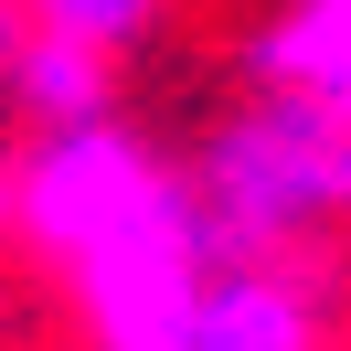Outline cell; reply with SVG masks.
<instances>
[{
	"label": "cell",
	"mask_w": 351,
	"mask_h": 351,
	"mask_svg": "<svg viewBox=\"0 0 351 351\" xmlns=\"http://www.w3.org/2000/svg\"><path fill=\"white\" fill-rule=\"evenodd\" d=\"M11 234L75 298L86 351H192V298L213 266V234H202L181 160H160L128 117L32 138L11 160Z\"/></svg>",
	"instance_id": "cell-1"
},
{
	"label": "cell",
	"mask_w": 351,
	"mask_h": 351,
	"mask_svg": "<svg viewBox=\"0 0 351 351\" xmlns=\"http://www.w3.org/2000/svg\"><path fill=\"white\" fill-rule=\"evenodd\" d=\"M181 181L202 202L213 256H308V245L351 234V107L256 86L192 138Z\"/></svg>",
	"instance_id": "cell-2"
},
{
	"label": "cell",
	"mask_w": 351,
	"mask_h": 351,
	"mask_svg": "<svg viewBox=\"0 0 351 351\" xmlns=\"http://www.w3.org/2000/svg\"><path fill=\"white\" fill-rule=\"evenodd\" d=\"M192 351H330V277L308 256H213Z\"/></svg>",
	"instance_id": "cell-3"
},
{
	"label": "cell",
	"mask_w": 351,
	"mask_h": 351,
	"mask_svg": "<svg viewBox=\"0 0 351 351\" xmlns=\"http://www.w3.org/2000/svg\"><path fill=\"white\" fill-rule=\"evenodd\" d=\"M0 117H22L32 138L43 128H86V117H117V53L32 22L22 0H0Z\"/></svg>",
	"instance_id": "cell-4"
},
{
	"label": "cell",
	"mask_w": 351,
	"mask_h": 351,
	"mask_svg": "<svg viewBox=\"0 0 351 351\" xmlns=\"http://www.w3.org/2000/svg\"><path fill=\"white\" fill-rule=\"evenodd\" d=\"M245 75L351 107V0H277L266 22L245 32Z\"/></svg>",
	"instance_id": "cell-5"
},
{
	"label": "cell",
	"mask_w": 351,
	"mask_h": 351,
	"mask_svg": "<svg viewBox=\"0 0 351 351\" xmlns=\"http://www.w3.org/2000/svg\"><path fill=\"white\" fill-rule=\"evenodd\" d=\"M32 22L75 32V43H107V53H138L160 32V0H22Z\"/></svg>",
	"instance_id": "cell-6"
},
{
	"label": "cell",
	"mask_w": 351,
	"mask_h": 351,
	"mask_svg": "<svg viewBox=\"0 0 351 351\" xmlns=\"http://www.w3.org/2000/svg\"><path fill=\"white\" fill-rule=\"evenodd\" d=\"M0 234H11V149H0Z\"/></svg>",
	"instance_id": "cell-7"
}]
</instances>
